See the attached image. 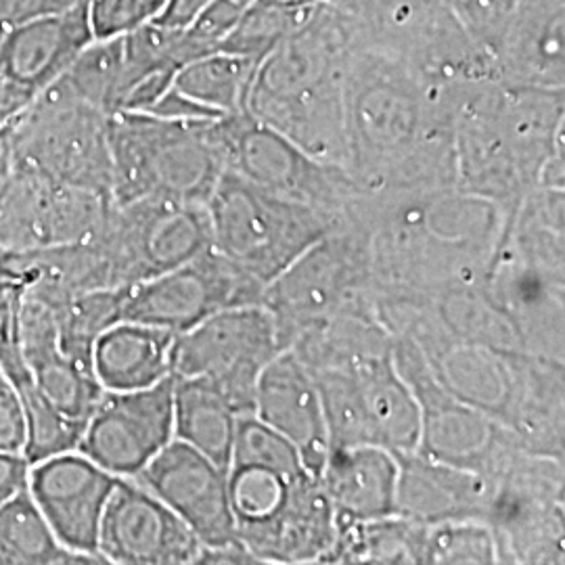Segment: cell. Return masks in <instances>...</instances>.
I'll return each instance as SVG.
<instances>
[{"label": "cell", "mask_w": 565, "mask_h": 565, "mask_svg": "<svg viewBox=\"0 0 565 565\" xmlns=\"http://www.w3.org/2000/svg\"><path fill=\"white\" fill-rule=\"evenodd\" d=\"M452 93L394 51L354 44L345 67V170L363 193L457 186Z\"/></svg>", "instance_id": "obj_1"}, {"label": "cell", "mask_w": 565, "mask_h": 565, "mask_svg": "<svg viewBox=\"0 0 565 565\" xmlns=\"http://www.w3.org/2000/svg\"><path fill=\"white\" fill-rule=\"evenodd\" d=\"M505 207L457 186L363 193L343 223L363 228L375 300L429 298L484 279L507 223Z\"/></svg>", "instance_id": "obj_2"}, {"label": "cell", "mask_w": 565, "mask_h": 565, "mask_svg": "<svg viewBox=\"0 0 565 565\" xmlns=\"http://www.w3.org/2000/svg\"><path fill=\"white\" fill-rule=\"evenodd\" d=\"M354 28L324 2L258 61L245 111L308 156L345 168V67Z\"/></svg>", "instance_id": "obj_3"}, {"label": "cell", "mask_w": 565, "mask_h": 565, "mask_svg": "<svg viewBox=\"0 0 565 565\" xmlns=\"http://www.w3.org/2000/svg\"><path fill=\"white\" fill-rule=\"evenodd\" d=\"M452 139L457 189L507 212L541 186L553 158L539 124L499 81L455 88Z\"/></svg>", "instance_id": "obj_4"}, {"label": "cell", "mask_w": 565, "mask_h": 565, "mask_svg": "<svg viewBox=\"0 0 565 565\" xmlns=\"http://www.w3.org/2000/svg\"><path fill=\"white\" fill-rule=\"evenodd\" d=\"M216 120H174L147 111L111 114L114 202L172 198L207 203L224 172Z\"/></svg>", "instance_id": "obj_5"}, {"label": "cell", "mask_w": 565, "mask_h": 565, "mask_svg": "<svg viewBox=\"0 0 565 565\" xmlns=\"http://www.w3.org/2000/svg\"><path fill=\"white\" fill-rule=\"evenodd\" d=\"M205 205L212 247L264 287L343 224L338 214L282 198L228 170Z\"/></svg>", "instance_id": "obj_6"}, {"label": "cell", "mask_w": 565, "mask_h": 565, "mask_svg": "<svg viewBox=\"0 0 565 565\" xmlns=\"http://www.w3.org/2000/svg\"><path fill=\"white\" fill-rule=\"evenodd\" d=\"M282 350L317 324L340 317H377L375 282L363 228L343 223L308 247L264 287Z\"/></svg>", "instance_id": "obj_7"}, {"label": "cell", "mask_w": 565, "mask_h": 565, "mask_svg": "<svg viewBox=\"0 0 565 565\" xmlns=\"http://www.w3.org/2000/svg\"><path fill=\"white\" fill-rule=\"evenodd\" d=\"M4 126L15 168L111 198L109 116L61 78Z\"/></svg>", "instance_id": "obj_8"}, {"label": "cell", "mask_w": 565, "mask_h": 565, "mask_svg": "<svg viewBox=\"0 0 565 565\" xmlns=\"http://www.w3.org/2000/svg\"><path fill=\"white\" fill-rule=\"evenodd\" d=\"M482 476L499 564H564L565 459L515 448Z\"/></svg>", "instance_id": "obj_9"}, {"label": "cell", "mask_w": 565, "mask_h": 565, "mask_svg": "<svg viewBox=\"0 0 565 565\" xmlns=\"http://www.w3.org/2000/svg\"><path fill=\"white\" fill-rule=\"evenodd\" d=\"M88 239L102 254L109 287H132L212 247V228L205 203L141 198L114 202Z\"/></svg>", "instance_id": "obj_10"}, {"label": "cell", "mask_w": 565, "mask_h": 565, "mask_svg": "<svg viewBox=\"0 0 565 565\" xmlns=\"http://www.w3.org/2000/svg\"><path fill=\"white\" fill-rule=\"evenodd\" d=\"M279 352L277 327L263 303L237 306L179 333L172 343L170 373L203 377L237 415H254L258 380Z\"/></svg>", "instance_id": "obj_11"}, {"label": "cell", "mask_w": 565, "mask_h": 565, "mask_svg": "<svg viewBox=\"0 0 565 565\" xmlns=\"http://www.w3.org/2000/svg\"><path fill=\"white\" fill-rule=\"evenodd\" d=\"M216 130L224 170L247 182L342 218L348 203L359 193L345 168L308 156L247 111L218 118Z\"/></svg>", "instance_id": "obj_12"}, {"label": "cell", "mask_w": 565, "mask_h": 565, "mask_svg": "<svg viewBox=\"0 0 565 565\" xmlns=\"http://www.w3.org/2000/svg\"><path fill=\"white\" fill-rule=\"evenodd\" d=\"M392 359L419 404V452L436 461L488 473L520 448L503 425L445 390L434 377L424 352L411 340L392 338Z\"/></svg>", "instance_id": "obj_13"}, {"label": "cell", "mask_w": 565, "mask_h": 565, "mask_svg": "<svg viewBox=\"0 0 565 565\" xmlns=\"http://www.w3.org/2000/svg\"><path fill=\"white\" fill-rule=\"evenodd\" d=\"M263 294V282L207 247L189 263L128 287L121 319L179 335L226 308L260 303Z\"/></svg>", "instance_id": "obj_14"}, {"label": "cell", "mask_w": 565, "mask_h": 565, "mask_svg": "<svg viewBox=\"0 0 565 565\" xmlns=\"http://www.w3.org/2000/svg\"><path fill=\"white\" fill-rule=\"evenodd\" d=\"M174 440V375L158 384L103 392L78 450L118 478H137Z\"/></svg>", "instance_id": "obj_15"}, {"label": "cell", "mask_w": 565, "mask_h": 565, "mask_svg": "<svg viewBox=\"0 0 565 565\" xmlns=\"http://www.w3.org/2000/svg\"><path fill=\"white\" fill-rule=\"evenodd\" d=\"M111 205V198L15 168L0 200V249L30 252L84 242Z\"/></svg>", "instance_id": "obj_16"}, {"label": "cell", "mask_w": 565, "mask_h": 565, "mask_svg": "<svg viewBox=\"0 0 565 565\" xmlns=\"http://www.w3.org/2000/svg\"><path fill=\"white\" fill-rule=\"evenodd\" d=\"M95 41L86 4L4 25L0 34V126L15 120Z\"/></svg>", "instance_id": "obj_17"}, {"label": "cell", "mask_w": 565, "mask_h": 565, "mask_svg": "<svg viewBox=\"0 0 565 565\" xmlns=\"http://www.w3.org/2000/svg\"><path fill=\"white\" fill-rule=\"evenodd\" d=\"M170 507L205 548L243 546L231 509L226 469L172 440L135 478Z\"/></svg>", "instance_id": "obj_18"}, {"label": "cell", "mask_w": 565, "mask_h": 565, "mask_svg": "<svg viewBox=\"0 0 565 565\" xmlns=\"http://www.w3.org/2000/svg\"><path fill=\"white\" fill-rule=\"evenodd\" d=\"M484 281L530 354L565 361V266L527 256L501 237Z\"/></svg>", "instance_id": "obj_19"}, {"label": "cell", "mask_w": 565, "mask_h": 565, "mask_svg": "<svg viewBox=\"0 0 565 565\" xmlns=\"http://www.w3.org/2000/svg\"><path fill=\"white\" fill-rule=\"evenodd\" d=\"M202 543L181 518L135 478H120L99 530V555L109 565L198 564Z\"/></svg>", "instance_id": "obj_20"}, {"label": "cell", "mask_w": 565, "mask_h": 565, "mask_svg": "<svg viewBox=\"0 0 565 565\" xmlns=\"http://www.w3.org/2000/svg\"><path fill=\"white\" fill-rule=\"evenodd\" d=\"M118 480L81 450H70L32 463L28 492L61 545L103 559L99 530Z\"/></svg>", "instance_id": "obj_21"}, {"label": "cell", "mask_w": 565, "mask_h": 565, "mask_svg": "<svg viewBox=\"0 0 565 565\" xmlns=\"http://www.w3.org/2000/svg\"><path fill=\"white\" fill-rule=\"evenodd\" d=\"M417 348L445 390L509 431L524 396L532 356L536 354L445 338Z\"/></svg>", "instance_id": "obj_22"}, {"label": "cell", "mask_w": 565, "mask_h": 565, "mask_svg": "<svg viewBox=\"0 0 565 565\" xmlns=\"http://www.w3.org/2000/svg\"><path fill=\"white\" fill-rule=\"evenodd\" d=\"M254 415L298 448L310 473H321L329 455L323 404L315 375L291 350H282L266 364Z\"/></svg>", "instance_id": "obj_23"}, {"label": "cell", "mask_w": 565, "mask_h": 565, "mask_svg": "<svg viewBox=\"0 0 565 565\" xmlns=\"http://www.w3.org/2000/svg\"><path fill=\"white\" fill-rule=\"evenodd\" d=\"M398 461V513L419 524L457 520L484 522L488 480L482 473L436 461L419 450L394 455Z\"/></svg>", "instance_id": "obj_24"}, {"label": "cell", "mask_w": 565, "mask_h": 565, "mask_svg": "<svg viewBox=\"0 0 565 565\" xmlns=\"http://www.w3.org/2000/svg\"><path fill=\"white\" fill-rule=\"evenodd\" d=\"M319 478L338 532L359 522L398 515V461L382 446L329 448Z\"/></svg>", "instance_id": "obj_25"}, {"label": "cell", "mask_w": 565, "mask_h": 565, "mask_svg": "<svg viewBox=\"0 0 565 565\" xmlns=\"http://www.w3.org/2000/svg\"><path fill=\"white\" fill-rule=\"evenodd\" d=\"M497 81L565 88V0H520L497 55Z\"/></svg>", "instance_id": "obj_26"}, {"label": "cell", "mask_w": 565, "mask_h": 565, "mask_svg": "<svg viewBox=\"0 0 565 565\" xmlns=\"http://www.w3.org/2000/svg\"><path fill=\"white\" fill-rule=\"evenodd\" d=\"M338 539V524L321 478L308 473L281 513L243 546L260 564H321Z\"/></svg>", "instance_id": "obj_27"}, {"label": "cell", "mask_w": 565, "mask_h": 565, "mask_svg": "<svg viewBox=\"0 0 565 565\" xmlns=\"http://www.w3.org/2000/svg\"><path fill=\"white\" fill-rule=\"evenodd\" d=\"M356 380L369 445L392 455L413 452L419 446V404L396 369L392 352L348 366Z\"/></svg>", "instance_id": "obj_28"}, {"label": "cell", "mask_w": 565, "mask_h": 565, "mask_svg": "<svg viewBox=\"0 0 565 565\" xmlns=\"http://www.w3.org/2000/svg\"><path fill=\"white\" fill-rule=\"evenodd\" d=\"M174 333L121 319L107 327L93 345L90 366L107 392H128L170 377Z\"/></svg>", "instance_id": "obj_29"}, {"label": "cell", "mask_w": 565, "mask_h": 565, "mask_svg": "<svg viewBox=\"0 0 565 565\" xmlns=\"http://www.w3.org/2000/svg\"><path fill=\"white\" fill-rule=\"evenodd\" d=\"M509 434L525 452L565 459V361L532 356Z\"/></svg>", "instance_id": "obj_30"}, {"label": "cell", "mask_w": 565, "mask_h": 565, "mask_svg": "<svg viewBox=\"0 0 565 565\" xmlns=\"http://www.w3.org/2000/svg\"><path fill=\"white\" fill-rule=\"evenodd\" d=\"M237 411L203 377H174V438L228 469Z\"/></svg>", "instance_id": "obj_31"}, {"label": "cell", "mask_w": 565, "mask_h": 565, "mask_svg": "<svg viewBox=\"0 0 565 565\" xmlns=\"http://www.w3.org/2000/svg\"><path fill=\"white\" fill-rule=\"evenodd\" d=\"M287 350L317 373L387 354L392 352V335L377 317H340L303 331Z\"/></svg>", "instance_id": "obj_32"}, {"label": "cell", "mask_w": 565, "mask_h": 565, "mask_svg": "<svg viewBox=\"0 0 565 565\" xmlns=\"http://www.w3.org/2000/svg\"><path fill=\"white\" fill-rule=\"evenodd\" d=\"M425 527L401 513L348 525L321 564H424Z\"/></svg>", "instance_id": "obj_33"}, {"label": "cell", "mask_w": 565, "mask_h": 565, "mask_svg": "<svg viewBox=\"0 0 565 565\" xmlns=\"http://www.w3.org/2000/svg\"><path fill=\"white\" fill-rule=\"evenodd\" d=\"M61 545L28 488L0 505V565H102Z\"/></svg>", "instance_id": "obj_34"}, {"label": "cell", "mask_w": 565, "mask_h": 565, "mask_svg": "<svg viewBox=\"0 0 565 565\" xmlns=\"http://www.w3.org/2000/svg\"><path fill=\"white\" fill-rule=\"evenodd\" d=\"M258 60L237 53L214 51L200 60L182 65L172 86L221 116L245 111L249 84L254 78Z\"/></svg>", "instance_id": "obj_35"}, {"label": "cell", "mask_w": 565, "mask_h": 565, "mask_svg": "<svg viewBox=\"0 0 565 565\" xmlns=\"http://www.w3.org/2000/svg\"><path fill=\"white\" fill-rule=\"evenodd\" d=\"M126 294H128V287H111V289L82 291L65 300L44 298L46 302H51L55 312L57 345L61 352L72 361L81 363L82 366L93 369L90 366L93 345L107 327L121 321Z\"/></svg>", "instance_id": "obj_36"}, {"label": "cell", "mask_w": 565, "mask_h": 565, "mask_svg": "<svg viewBox=\"0 0 565 565\" xmlns=\"http://www.w3.org/2000/svg\"><path fill=\"white\" fill-rule=\"evenodd\" d=\"M124 76V41H93L61 76L84 102L97 105L107 116L116 111Z\"/></svg>", "instance_id": "obj_37"}, {"label": "cell", "mask_w": 565, "mask_h": 565, "mask_svg": "<svg viewBox=\"0 0 565 565\" xmlns=\"http://www.w3.org/2000/svg\"><path fill=\"white\" fill-rule=\"evenodd\" d=\"M315 9H289L270 0H254L243 9L242 18L218 51L260 61L277 42L308 20Z\"/></svg>", "instance_id": "obj_38"}, {"label": "cell", "mask_w": 565, "mask_h": 565, "mask_svg": "<svg viewBox=\"0 0 565 565\" xmlns=\"http://www.w3.org/2000/svg\"><path fill=\"white\" fill-rule=\"evenodd\" d=\"M25 411V448L23 455L30 463L55 457L61 452L78 450L84 422H76L60 413L53 404L46 403L34 382L18 387Z\"/></svg>", "instance_id": "obj_39"}, {"label": "cell", "mask_w": 565, "mask_h": 565, "mask_svg": "<svg viewBox=\"0 0 565 565\" xmlns=\"http://www.w3.org/2000/svg\"><path fill=\"white\" fill-rule=\"evenodd\" d=\"M424 564H499L490 525L478 520L440 522L425 527Z\"/></svg>", "instance_id": "obj_40"}, {"label": "cell", "mask_w": 565, "mask_h": 565, "mask_svg": "<svg viewBox=\"0 0 565 565\" xmlns=\"http://www.w3.org/2000/svg\"><path fill=\"white\" fill-rule=\"evenodd\" d=\"M520 0H446L469 42L494 61L503 46Z\"/></svg>", "instance_id": "obj_41"}, {"label": "cell", "mask_w": 565, "mask_h": 565, "mask_svg": "<svg viewBox=\"0 0 565 565\" xmlns=\"http://www.w3.org/2000/svg\"><path fill=\"white\" fill-rule=\"evenodd\" d=\"M166 0H86V15L95 41L120 39L162 13Z\"/></svg>", "instance_id": "obj_42"}, {"label": "cell", "mask_w": 565, "mask_h": 565, "mask_svg": "<svg viewBox=\"0 0 565 565\" xmlns=\"http://www.w3.org/2000/svg\"><path fill=\"white\" fill-rule=\"evenodd\" d=\"M25 436V411L20 390L0 366V450L23 455Z\"/></svg>", "instance_id": "obj_43"}, {"label": "cell", "mask_w": 565, "mask_h": 565, "mask_svg": "<svg viewBox=\"0 0 565 565\" xmlns=\"http://www.w3.org/2000/svg\"><path fill=\"white\" fill-rule=\"evenodd\" d=\"M82 4H86V0H0V18L4 25H11L32 18L65 13Z\"/></svg>", "instance_id": "obj_44"}, {"label": "cell", "mask_w": 565, "mask_h": 565, "mask_svg": "<svg viewBox=\"0 0 565 565\" xmlns=\"http://www.w3.org/2000/svg\"><path fill=\"white\" fill-rule=\"evenodd\" d=\"M32 463L21 452L0 450V505L28 488Z\"/></svg>", "instance_id": "obj_45"}, {"label": "cell", "mask_w": 565, "mask_h": 565, "mask_svg": "<svg viewBox=\"0 0 565 565\" xmlns=\"http://www.w3.org/2000/svg\"><path fill=\"white\" fill-rule=\"evenodd\" d=\"M212 0H166L162 13L158 15V20L153 21V23L162 25L166 30L182 32V30H186L193 21L202 15L203 9Z\"/></svg>", "instance_id": "obj_46"}, {"label": "cell", "mask_w": 565, "mask_h": 565, "mask_svg": "<svg viewBox=\"0 0 565 565\" xmlns=\"http://www.w3.org/2000/svg\"><path fill=\"white\" fill-rule=\"evenodd\" d=\"M15 162H13V149H11V139H9V128L0 126V200L4 195V189L13 177Z\"/></svg>", "instance_id": "obj_47"}, {"label": "cell", "mask_w": 565, "mask_h": 565, "mask_svg": "<svg viewBox=\"0 0 565 565\" xmlns=\"http://www.w3.org/2000/svg\"><path fill=\"white\" fill-rule=\"evenodd\" d=\"M275 4H281V7H289V9H315L319 4H324L329 0H270Z\"/></svg>", "instance_id": "obj_48"}, {"label": "cell", "mask_w": 565, "mask_h": 565, "mask_svg": "<svg viewBox=\"0 0 565 565\" xmlns=\"http://www.w3.org/2000/svg\"><path fill=\"white\" fill-rule=\"evenodd\" d=\"M233 2H237L239 7H247V4H252L254 0H233Z\"/></svg>", "instance_id": "obj_49"}, {"label": "cell", "mask_w": 565, "mask_h": 565, "mask_svg": "<svg viewBox=\"0 0 565 565\" xmlns=\"http://www.w3.org/2000/svg\"><path fill=\"white\" fill-rule=\"evenodd\" d=\"M2 30H4V21L0 18V34H2Z\"/></svg>", "instance_id": "obj_50"}]
</instances>
